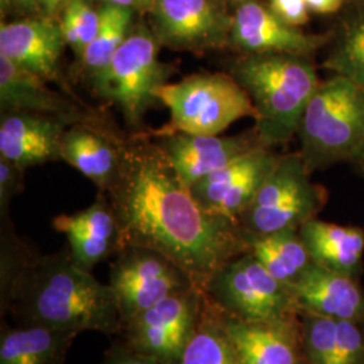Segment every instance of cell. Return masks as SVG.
Masks as SVG:
<instances>
[{"label":"cell","mask_w":364,"mask_h":364,"mask_svg":"<svg viewBox=\"0 0 364 364\" xmlns=\"http://www.w3.org/2000/svg\"><path fill=\"white\" fill-rule=\"evenodd\" d=\"M299 156L309 171L353 158L364 144V88L333 76L320 82L299 127Z\"/></svg>","instance_id":"277c9868"},{"label":"cell","mask_w":364,"mask_h":364,"mask_svg":"<svg viewBox=\"0 0 364 364\" xmlns=\"http://www.w3.org/2000/svg\"><path fill=\"white\" fill-rule=\"evenodd\" d=\"M278 159L270 147L259 146L189 189L204 210L239 223Z\"/></svg>","instance_id":"4fadbf2b"},{"label":"cell","mask_w":364,"mask_h":364,"mask_svg":"<svg viewBox=\"0 0 364 364\" xmlns=\"http://www.w3.org/2000/svg\"><path fill=\"white\" fill-rule=\"evenodd\" d=\"M123 142L112 131L75 124L64 134L61 159L107 193L117 180Z\"/></svg>","instance_id":"44dd1931"},{"label":"cell","mask_w":364,"mask_h":364,"mask_svg":"<svg viewBox=\"0 0 364 364\" xmlns=\"http://www.w3.org/2000/svg\"><path fill=\"white\" fill-rule=\"evenodd\" d=\"M25 170L6 158H0V215L9 216V207L14 197L23 191Z\"/></svg>","instance_id":"4dcf8cb0"},{"label":"cell","mask_w":364,"mask_h":364,"mask_svg":"<svg viewBox=\"0 0 364 364\" xmlns=\"http://www.w3.org/2000/svg\"><path fill=\"white\" fill-rule=\"evenodd\" d=\"M213 306V305H212ZM220 316L239 364H302L305 362L302 326L297 317L243 321Z\"/></svg>","instance_id":"e0dca14e"},{"label":"cell","mask_w":364,"mask_h":364,"mask_svg":"<svg viewBox=\"0 0 364 364\" xmlns=\"http://www.w3.org/2000/svg\"><path fill=\"white\" fill-rule=\"evenodd\" d=\"M117 299L122 328L171 294L193 287L186 274L153 250L122 248L111 266L109 284Z\"/></svg>","instance_id":"30bf717a"},{"label":"cell","mask_w":364,"mask_h":364,"mask_svg":"<svg viewBox=\"0 0 364 364\" xmlns=\"http://www.w3.org/2000/svg\"><path fill=\"white\" fill-rule=\"evenodd\" d=\"M299 231L314 263L350 277L359 270L364 254L362 230L312 219Z\"/></svg>","instance_id":"603a6c76"},{"label":"cell","mask_w":364,"mask_h":364,"mask_svg":"<svg viewBox=\"0 0 364 364\" xmlns=\"http://www.w3.org/2000/svg\"><path fill=\"white\" fill-rule=\"evenodd\" d=\"M156 99L170 111L169 123L158 135H220L239 119L257 117L247 92L225 73H197L168 82L159 87Z\"/></svg>","instance_id":"8992f818"},{"label":"cell","mask_w":364,"mask_h":364,"mask_svg":"<svg viewBox=\"0 0 364 364\" xmlns=\"http://www.w3.org/2000/svg\"><path fill=\"white\" fill-rule=\"evenodd\" d=\"M302 156H279L272 173L240 216V225L251 236L273 234L294 228L312 220L324 197L311 181Z\"/></svg>","instance_id":"ba28073f"},{"label":"cell","mask_w":364,"mask_h":364,"mask_svg":"<svg viewBox=\"0 0 364 364\" xmlns=\"http://www.w3.org/2000/svg\"><path fill=\"white\" fill-rule=\"evenodd\" d=\"M230 75L255 107V132L267 147L285 144L297 134L320 84L309 57L291 54H243Z\"/></svg>","instance_id":"3957f363"},{"label":"cell","mask_w":364,"mask_h":364,"mask_svg":"<svg viewBox=\"0 0 364 364\" xmlns=\"http://www.w3.org/2000/svg\"><path fill=\"white\" fill-rule=\"evenodd\" d=\"M290 289L301 312L364 324V294L353 277L313 262Z\"/></svg>","instance_id":"ffe728a7"},{"label":"cell","mask_w":364,"mask_h":364,"mask_svg":"<svg viewBox=\"0 0 364 364\" xmlns=\"http://www.w3.org/2000/svg\"><path fill=\"white\" fill-rule=\"evenodd\" d=\"M355 159L360 164V166L363 168L364 169V144L362 147H360V150H359V153L356 154V156H355Z\"/></svg>","instance_id":"74e56055"},{"label":"cell","mask_w":364,"mask_h":364,"mask_svg":"<svg viewBox=\"0 0 364 364\" xmlns=\"http://www.w3.org/2000/svg\"><path fill=\"white\" fill-rule=\"evenodd\" d=\"M326 36L306 34L279 19L269 6L246 0L232 15L230 46L243 54H291L309 57L326 43Z\"/></svg>","instance_id":"2e32d148"},{"label":"cell","mask_w":364,"mask_h":364,"mask_svg":"<svg viewBox=\"0 0 364 364\" xmlns=\"http://www.w3.org/2000/svg\"><path fill=\"white\" fill-rule=\"evenodd\" d=\"M60 26L66 45L78 60L96 37L100 26V13L88 0H69L60 15Z\"/></svg>","instance_id":"83f0119b"},{"label":"cell","mask_w":364,"mask_h":364,"mask_svg":"<svg viewBox=\"0 0 364 364\" xmlns=\"http://www.w3.org/2000/svg\"><path fill=\"white\" fill-rule=\"evenodd\" d=\"M13 1L14 7H16L23 13L34 14L39 11L37 0H13Z\"/></svg>","instance_id":"8d00e7d4"},{"label":"cell","mask_w":364,"mask_h":364,"mask_svg":"<svg viewBox=\"0 0 364 364\" xmlns=\"http://www.w3.org/2000/svg\"><path fill=\"white\" fill-rule=\"evenodd\" d=\"M302 364H317V363H314V362H311V360H308V359H305V362H304V363Z\"/></svg>","instance_id":"ab89813d"},{"label":"cell","mask_w":364,"mask_h":364,"mask_svg":"<svg viewBox=\"0 0 364 364\" xmlns=\"http://www.w3.org/2000/svg\"><path fill=\"white\" fill-rule=\"evenodd\" d=\"M204 296L196 287L177 291L127 321L120 335L132 351L164 363L180 364L195 333Z\"/></svg>","instance_id":"9c48e42d"},{"label":"cell","mask_w":364,"mask_h":364,"mask_svg":"<svg viewBox=\"0 0 364 364\" xmlns=\"http://www.w3.org/2000/svg\"><path fill=\"white\" fill-rule=\"evenodd\" d=\"M68 1L69 0H37L39 11L42 13V15L54 18V19L58 14H61Z\"/></svg>","instance_id":"d590c367"},{"label":"cell","mask_w":364,"mask_h":364,"mask_svg":"<svg viewBox=\"0 0 364 364\" xmlns=\"http://www.w3.org/2000/svg\"><path fill=\"white\" fill-rule=\"evenodd\" d=\"M324 68L364 88V7L347 23Z\"/></svg>","instance_id":"4316f807"},{"label":"cell","mask_w":364,"mask_h":364,"mask_svg":"<svg viewBox=\"0 0 364 364\" xmlns=\"http://www.w3.org/2000/svg\"><path fill=\"white\" fill-rule=\"evenodd\" d=\"M78 333L41 326L1 323L0 364H64Z\"/></svg>","instance_id":"7402d4cb"},{"label":"cell","mask_w":364,"mask_h":364,"mask_svg":"<svg viewBox=\"0 0 364 364\" xmlns=\"http://www.w3.org/2000/svg\"><path fill=\"white\" fill-rule=\"evenodd\" d=\"M156 144L188 188L257 147L264 146L257 132L254 135L240 134L235 136L171 132L158 135Z\"/></svg>","instance_id":"9a60e30c"},{"label":"cell","mask_w":364,"mask_h":364,"mask_svg":"<svg viewBox=\"0 0 364 364\" xmlns=\"http://www.w3.org/2000/svg\"><path fill=\"white\" fill-rule=\"evenodd\" d=\"M230 1H234L236 4H240V3H243V1H246V0H230Z\"/></svg>","instance_id":"f35d334b"},{"label":"cell","mask_w":364,"mask_h":364,"mask_svg":"<svg viewBox=\"0 0 364 364\" xmlns=\"http://www.w3.org/2000/svg\"><path fill=\"white\" fill-rule=\"evenodd\" d=\"M65 46L60 22L54 18L28 16L0 25V55L76 96L61 73Z\"/></svg>","instance_id":"5bb4252c"},{"label":"cell","mask_w":364,"mask_h":364,"mask_svg":"<svg viewBox=\"0 0 364 364\" xmlns=\"http://www.w3.org/2000/svg\"><path fill=\"white\" fill-rule=\"evenodd\" d=\"M247 237L248 252L287 287L294 285L313 263L299 230L289 228L260 236L247 235Z\"/></svg>","instance_id":"cb8c5ba5"},{"label":"cell","mask_w":364,"mask_h":364,"mask_svg":"<svg viewBox=\"0 0 364 364\" xmlns=\"http://www.w3.org/2000/svg\"><path fill=\"white\" fill-rule=\"evenodd\" d=\"M305 1L311 11L323 14V15L338 13L344 3V0H305Z\"/></svg>","instance_id":"e575fe53"},{"label":"cell","mask_w":364,"mask_h":364,"mask_svg":"<svg viewBox=\"0 0 364 364\" xmlns=\"http://www.w3.org/2000/svg\"><path fill=\"white\" fill-rule=\"evenodd\" d=\"M180 364H239L219 312L205 296L195 333L183 351Z\"/></svg>","instance_id":"484cf974"},{"label":"cell","mask_w":364,"mask_h":364,"mask_svg":"<svg viewBox=\"0 0 364 364\" xmlns=\"http://www.w3.org/2000/svg\"><path fill=\"white\" fill-rule=\"evenodd\" d=\"M70 127L54 117L4 111L0 117V158L27 169L61 159V144Z\"/></svg>","instance_id":"d6986e66"},{"label":"cell","mask_w":364,"mask_h":364,"mask_svg":"<svg viewBox=\"0 0 364 364\" xmlns=\"http://www.w3.org/2000/svg\"><path fill=\"white\" fill-rule=\"evenodd\" d=\"M53 227L65 235L72 259L87 272H92L102 260L117 255L120 250L117 216L105 193L97 196L88 208L57 216Z\"/></svg>","instance_id":"ac0fdd59"},{"label":"cell","mask_w":364,"mask_h":364,"mask_svg":"<svg viewBox=\"0 0 364 364\" xmlns=\"http://www.w3.org/2000/svg\"><path fill=\"white\" fill-rule=\"evenodd\" d=\"M301 314L305 358L317 364H336L338 320L314 313Z\"/></svg>","instance_id":"f1b7e54d"},{"label":"cell","mask_w":364,"mask_h":364,"mask_svg":"<svg viewBox=\"0 0 364 364\" xmlns=\"http://www.w3.org/2000/svg\"><path fill=\"white\" fill-rule=\"evenodd\" d=\"M336 364H364V332L360 324L338 320Z\"/></svg>","instance_id":"f546056e"},{"label":"cell","mask_w":364,"mask_h":364,"mask_svg":"<svg viewBox=\"0 0 364 364\" xmlns=\"http://www.w3.org/2000/svg\"><path fill=\"white\" fill-rule=\"evenodd\" d=\"M102 4H115L134 10L135 13H151L154 0H96Z\"/></svg>","instance_id":"836d02e7"},{"label":"cell","mask_w":364,"mask_h":364,"mask_svg":"<svg viewBox=\"0 0 364 364\" xmlns=\"http://www.w3.org/2000/svg\"><path fill=\"white\" fill-rule=\"evenodd\" d=\"M203 294L218 312L243 321L279 320L301 313L291 289L275 279L250 252L221 266Z\"/></svg>","instance_id":"52a82bcc"},{"label":"cell","mask_w":364,"mask_h":364,"mask_svg":"<svg viewBox=\"0 0 364 364\" xmlns=\"http://www.w3.org/2000/svg\"><path fill=\"white\" fill-rule=\"evenodd\" d=\"M1 317L13 314L16 326H41L81 333L122 332L117 299L109 285L81 269L69 250L53 255L31 251L1 221Z\"/></svg>","instance_id":"7a4b0ae2"},{"label":"cell","mask_w":364,"mask_h":364,"mask_svg":"<svg viewBox=\"0 0 364 364\" xmlns=\"http://www.w3.org/2000/svg\"><path fill=\"white\" fill-rule=\"evenodd\" d=\"M150 14L161 46L193 53L230 46L232 15L218 0H154Z\"/></svg>","instance_id":"8fae6325"},{"label":"cell","mask_w":364,"mask_h":364,"mask_svg":"<svg viewBox=\"0 0 364 364\" xmlns=\"http://www.w3.org/2000/svg\"><path fill=\"white\" fill-rule=\"evenodd\" d=\"M102 364H168L156 360L151 356L132 351L124 343L117 341L105 352V360Z\"/></svg>","instance_id":"d6a6232c"},{"label":"cell","mask_w":364,"mask_h":364,"mask_svg":"<svg viewBox=\"0 0 364 364\" xmlns=\"http://www.w3.org/2000/svg\"><path fill=\"white\" fill-rule=\"evenodd\" d=\"M153 28L134 26L129 38L117 49L102 72L90 78L93 92L122 112L127 126L139 130L150 108L158 102L156 91L168 84L174 68L159 58Z\"/></svg>","instance_id":"5b68a950"},{"label":"cell","mask_w":364,"mask_h":364,"mask_svg":"<svg viewBox=\"0 0 364 364\" xmlns=\"http://www.w3.org/2000/svg\"><path fill=\"white\" fill-rule=\"evenodd\" d=\"M105 195L117 216L120 250L156 251L200 291L221 266L248 252L242 225L201 208L159 146L142 135L124 139L117 180Z\"/></svg>","instance_id":"6da1fadb"},{"label":"cell","mask_w":364,"mask_h":364,"mask_svg":"<svg viewBox=\"0 0 364 364\" xmlns=\"http://www.w3.org/2000/svg\"><path fill=\"white\" fill-rule=\"evenodd\" d=\"M0 108L4 111H22L54 117L68 126L84 124L109 130L99 114L90 109L77 96L53 91L49 82L9 58L0 55Z\"/></svg>","instance_id":"7c38bea8"},{"label":"cell","mask_w":364,"mask_h":364,"mask_svg":"<svg viewBox=\"0 0 364 364\" xmlns=\"http://www.w3.org/2000/svg\"><path fill=\"white\" fill-rule=\"evenodd\" d=\"M267 6L290 26L299 28L309 21V7L305 0H269Z\"/></svg>","instance_id":"1f68e13d"},{"label":"cell","mask_w":364,"mask_h":364,"mask_svg":"<svg viewBox=\"0 0 364 364\" xmlns=\"http://www.w3.org/2000/svg\"><path fill=\"white\" fill-rule=\"evenodd\" d=\"M99 13L100 26L97 34L78 60L84 75L88 78L96 76L108 65L134 28L135 11L131 9L102 4Z\"/></svg>","instance_id":"d4e9b609"}]
</instances>
